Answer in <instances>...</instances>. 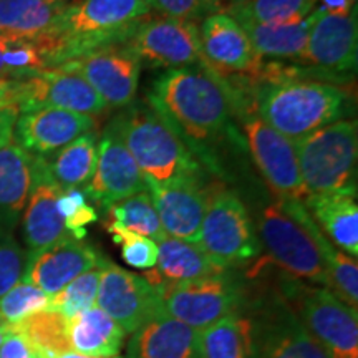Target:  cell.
<instances>
[{
	"instance_id": "4dcf8cb0",
	"label": "cell",
	"mask_w": 358,
	"mask_h": 358,
	"mask_svg": "<svg viewBox=\"0 0 358 358\" xmlns=\"http://www.w3.org/2000/svg\"><path fill=\"white\" fill-rule=\"evenodd\" d=\"M201 358H250L249 319L241 310L199 330Z\"/></svg>"
},
{
	"instance_id": "5b68a950",
	"label": "cell",
	"mask_w": 358,
	"mask_h": 358,
	"mask_svg": "<svg viewBox=\"0 0 358 358\" xmlns=\"http://www.w3.org/2000/svg\"><path fill=\"white\" fill-rule=\"evenodd\" d=\"M120 136L146 182H166L191 174H208L176 131L148 103H131L115 116Z\"/></svg>"
},
{
	"instance_id": "4fadbf2b",
	"label": "cell",
	"mask_w": 358,
	"mask_h": 358,
	"mask_svg": "<svg viewBox=\"0 0 358 358\" xmlns=\"http://www.w3.org/2000/svg\"><path fill=\"white\" fill-rule=\"evenodd\" d=\"M141 65L136 53L127 43H122L85 53L58 69L73 71L87 80L106 106L127 108L136 98Z\"/></svg>"
},
{
	"instance_id": "ee69618b",
	"label": "cell",
	"mask_w": 358,
	"mask_h": 358,
	"mask_svg": "<svg viewBox=\"0 0 358 358\" xmlns=\"http://www.w3.org/2000/svg\"><path fill=\"white\" fill-rule=\"evenodd\" d=\"M319 10L325 13H350L357 10L355 0H317Z\"/></svg>"
},
{
	"instance_id": "8fae6325",
	"label": "cell",
	"mask_w": 358,
	"mask_h": 358,
	"mask_svg": "<svg viewBox=\"0 0 358 358\" xmlns=\"http://www.w3.org/2000/svg\"><path fill=\"white\" fill-rule=\"evenodd\" d=\"M245 315L250 358H329L282 295L267 299Z\"/></svg>"
},
{
	"instance_id": "f1b7e54d",
	"label": "cell",
	"mask_w": 358,
	"mask_h": 358,
	"mask_svg": "<svg viewBox=\"0 0 358 358\" xmlns=\"http://www.w3.org/2000/svg\"><path fill=\"white\" fill-rule=\"evenodd\" d=\"M70 0H0V34L38 37L55 25Z\"/></svg>"
},
{
	"instance_id": "6da1fadb",
	"label": "cell",
	"mask_w": 358,
	"mask_h": 358,
	"mask_svg": "<svg viewBox=\"0 0 358 358\" xmlns=\"http://www.w3.org/2000/svg\"><path fill=\"white\" fill-rule=\"evenodd\" d=\"M146 103L176 131L206 173L222 176L219 150L227 143L245 148L226 90L206 65L166 70L151 85Z\"/></svg>"
},
{
	"instance_id": "bcb514c9",
	"label": "cell",
	"mask_w": 358,
	"mask_h": 358,
	"mask_svg": "<svg viewBox=\"0 0 358 358\" xmlns=\"http://www.w3.org/2000/svg\"><path fill=\"white\" fill-rule=\"evenodd\" d=\"M244 0H213V8L214 13L221 12V13H227L229 10H232L236 6L243 3Z\"/></svg>"
},
{
	"instance_id": "484cf974",
	"label": "cell",
	"mask_w": 358,
	"mask_h": 358,
	"mask_svg": "<svg viewBox=\"0 0 358 358\" xmlns=\"http://www.w3.org/2000/svg\"><path fill=\"white\" fill-rule=\"evenodd\" d=\"M34 156L10 143L0 150V231L12 232L24 214L32 186Z\"/></svg>"
},
{
	"instance_id": "1f68e13d",
	"label": "cell",
	"mask_w": 358,
	"mask_h": 358,
	"mask_svg": "<svg viewBox=\"0 0 358 358\" xmlns=\"http://www.w3.org/2000/svg\"><path fill=\"white\" fill-rule=\"evenodd\" d=\"M24 335L38 358H55L71 350L69 340V320L53 310H43L12 325Z\"/></svg>"
},
{
	"instance_id": "b9f144b4",
	"label": "cell",
	"mask_w": 358,
	"mask_h": 358,
	"mask_svg": "<svg viewBox=\"0 0 358 358\" xmlns=\"http://www.w3.org/2000/svg\"><path fill=\"white\" fill-rule=\"evenodd\" d=\"M0 358H38L24 335L12 329L0 345Z\"/></svg>"
},
{
	"instance_id": "3957f363",
	"label": "cell",
	"mask_w": 358,
	"mask_h": 358,
	"mask_svg": "<svg viewBox=\"0 0 358 358\" xmlns=\"http://www.w3.org/2000/svg\"><path fill=\"white\" fill-rule=\"evenodd\" d=\"M150 12L148 0H70L55 25L38 35L48 66L57 69L85 53L127 43Z\"/></svg>"
},
{
	"instance_id": "74e56055",
	"label": "cell",
	"mask_w": 358,
	"mask_h": 358,
	"mask_svg": "<svg viewBox=\"0 0 358 358\" xmlns=\"http://www.w3.org/2000/svg\"><path fill=\"white\" fill-rule=\"evenodd\" d=\"M57 208L64 219L65 229L73 239L83 241L87 237V227L98 221V213L88 203L83 187H69L60 192Z\"/></svg>"
},
{
	"instance_id": "f546056e",
	"label": "cell",
	"mask_w": 358,
	"mask_h": 358,
	"mask_svg": "<svg viewBox=\"0 0 358 358\" xmlns=\"http://www.w3.org/2000/svg\"><path fill=\"white\" fill-rule=\"evenodd\" d=\"M98 151V133L95 129L80 134L77 140L45 156L52 178L62 189L85 187L95 171Z\"/></svg>"
},
{
	"instance_id": "2e32d148",
	"label": "cell",
	"mask_w": 358,
	"mask_h": 358,
	"mask_svg": "<svg viewBox=\"0 0 358 358\" xmlns=\"http://www.w3.org/2000/svg\"><path fill=\"white\" fill-rule=\"evenodd\" d=\"M83 191L103 211L118 201L148 191L146 179L124 146L113 120L106 124L98 140L95 171Z\"/></svg>"
},
{
	"instance_id": "ba28073f",
	"label": "cell",
	"mask_w": 358,
	"mask_h": 358,
	"mask_svg": "<svg viewBox=\"0 0 358 358\" xmlns=\"http://www.w3.org/2000/svg\"><path fill=\"white\" fill-rule=\"evenodd\" d=\"M196 244L224 271L259 257L256 226L245 203L224 182H209L208 204Z\"/></svg>"
},
{
	"instance_id": "9c48e42d",
	"label": "cell",
	"mask_w": 358,
	"mask_h": 358,
	"mask_svg": "<svg viewBox=\"0 0 358 358\" xmlns=\"http://www.w3.org/2000/svg\"><path fill=\"white\" fill-rule=\"evenodd\" d=\"M282 297L329 358H358V313L327 287L290 279Z\"/></svg>"
},
{
	"instance_id": "ffe728a7",
	"label": "cell",
	"mask_w": 358,
	"mask_h": 358,
	"mask_svg": "<svg viewBox=\"0 0 358 358\" xmlns=\"http://www.w3.org/2000/svg\"><path fill=\"white\" fill-rule=\"evenodd\" d=\"M62 191L64 189L52 178L45 158L34 156L32 186L20 219L27 256L50 248L65 237H71L57 208V199Z\"/></svg>"
},
{
	"instance_id": "7a4b0ae2",
	"label": "cell",
	"mask_w": 358,
	"mask_h": 358,
	"mask_svg": "<svg viewBox=\"0 0 358 358\" xmlns=\"http://www.w3.org/2000/svg\"><path fill=\"white\" fill-rule=\"evenodd\" d=\"M226 80L248 95L250 106L262 122L292 143L343 120L355 105L345 88L319 80L295 77L256 83L237 77Z\"/></svg>"
},
{
	"instance_id": "681fc988",
	"label": "cell",
	"mask_w": 358,
	"mask_h": 358,
	"mask_svg": "<svg viewBox=\"0 0 358 358\" xmlns=\"http://www.w3.org/2000/svg\"><path fill=\"white\" fill-rule=\"evenodd\" d=\"M355 2H357V0H355Z\"/></svg>"
},
{
	"instance_id": "f6af8a7d",
	"label": "cell",
	"mask_w": 358,
	"mask_h": 358,
	"mask_svg": "<svg viewBox=\"0 0 358 358\" xmlns=\"http://www.w3.org/2000/svg\"><path fill=\"white\" fill-rule=\"evenodd\" d=\"M15 82L13 80H0V110L6 106H15Z\"/></svg>"
},
{
	"instance_id": "e575fe53",
	"label": "cell",
	"mask_w": 358,
	"mask_h": 358,
	"mask_svg": "<svg viewBox=\"0 0 358 358\" xmlns=\"http://www.w3.org/2000/svg\"><path fill=\"white\" fill-rule=\"evenodd\" d=\"M106 224L136 232L153 241L163 239L164 231L161 226L155 203L148 191L138 192L129 198L118 201L106 209Z\"/></svg>"
},
{
	"instance_id": "603a6c76",
	"label": "cell",
	"mask_w": 358,
	"mask_h": 358,
	"mask_svg": "<svg viewBox=\"0 0 358 358\" xmlns=\"http://www.w3.org/2000/svg\"><path fill=\"white\" fill-rule=\"evenodd\" d=\"M127 358H201L199 330L161 313L131 334Z\"/></svg>"
},
{
	"instance_id": "5bb4252c",
	"label": "cell",
	"mask_w": 358,
	"mask_h": 358,
	"mask_svg": "<svg viewBox=\"0 0 358 358\" xmlns=\"http://www.w3.org/2000/svg\"><path fill=\"white\" fill-rule=\"evenodd\" d=\"M127 45L141 64L163 69L204 65L198 24L156 17L145 19L134 29Z\"/></svg>"
},
{
	"instance_id": "30bf717a",
	"label": "cell",
	"mask_w": 358,
	"mask_h": 358,
	"mask_svg": "<svg viewBox=\"0 0 358 358\" xmlns=\"http://www.w3.org/2000/svg\"><path fill=\"white\" fill-rule=\"evenodd\" d=\"M161 308L171 319L203 330L244 308V289L231 271L158 287Z\"/></svg>"
},
{
	"instance_id": "d590c367",
	"label": "cell",
	"mask_w": 358,
	"mask_h": 358,
	"mask_svg": "<svg viewBox=\"0 0 358 358\" xmlns=\"http://www.w3.org/2000/svg\"><path fill=\"white\" fill-rule=\"evenodd\" d=\"M103 262H105V257H103V261L96 267L90 268L85 274L71 280L60 292L52 295L50 308L48 310L58 312L66 320H70L71 317L78 315L80 312L88 310V308L95 306L98 287H100Z\"/></svg>"
},
{
	"instance_id": "cb8c5ba5",
	"label": "cell",
	"mask_w": 358,
	"mask_h": 358,
	"mask_svg": "<svg viewBox=\"0 0 358 358\" xmlns=\"http://www.w3.org/2000/svg\"><path fill=\"white\" fill-rule=\"evenodd\" d=\"M327 239L350 257L358 256V204L357 192L308 194L302 201Z\"/></svg>"
},
{
	"instance_id": "e0dca14e",
	"label": "cell",
	"mask_w": 358,
	"mask_h": 358,
	"mask_svg": "<svg viewBox=\"0 0 358 358\" xmlns=\"http://www.w3.org/2000/svg\"><path fill=\"white\" fill-rule=\"evenodd\" d=\"M146 185L164 234L196 244L208 204V174H191Z\"/></svg>"
},
{
	"instance_id": "8d00e7d4",
	"label": "cell",
	"mask_w": 358,
	"mask_h": 358,
	"mask_svg": "<svg viewBox=\"0 0 358 358\" xmlns=\"http://www.w3.org/2000/svg\"><path fill=\"white\" fill-rule=\"evenodd\" d=\"M50 301L52 297L43 290L20 280L3 297H0V317L7 324L15 325L34 313L48 310Z\"/></svg>"
},
{
	"instance_id": "44dd1931",
	"label": "cell",
	"mask_w": 358,
	"mask_h": 358,
	"mask_svg": "<svg viewBox=\"0 0 358 358\" xmlns=\"http://www.w3.org/2000/svg\"><path fill=\"white\" fill-rule=\"evenodd\" d=\"M101 261L103 256L92 244L65 237L50 248L27 256L22 282L35 285L52 297Z\"/></svg>"
},
{
	"instance_id": "7402d4cb",
	"label": "cell",
	"mask_w": 358,
	"mask_h": 358,
	"mask_svg": "<svg viewBox=\"0 0 358 358\" xmlns=\"http://www.w3.org/2000/svg\"><path fill=\"white\" fill-rule=\"evenodd\" d=\"M95 118L60 108H40L19 113L13 128V143L32 156H50L95 129Z\"/></svg>"
},
{
	"instance_id": "7c38bea8",
	"label": "cell",
	"mask_w": 358,
	"mask_h": 358,
	"mask_svg": "<svg viewBox=\"0 0 358 358\" xmlns=\"http://www.w3.org/2000/svg\"><path fill=\"white\" fill-rule=\"evenodd\" d=\"M96 307L111 317L124 335L163 313L159 289L145 277L116 266L105 259L101 268Z\"/></svg>"
},
{
	"instance_id": "d6a6232c",
	"label": "cell",
	"mask_w": 358,
	"mask_h": 358,
	"mask_svg": "<svg viewBox=\"0 0 358 358\" xmlns=\"http://www.w3.org/2000/svg\"><path fill=\"white\" fill-rule=\"evenodd\" d=\"M48 69V58L37 37L0 34V80H24Z\"/></svg>"
},
{
	"instance_id": "277c9868",
	"label": "cell",
	"mask_w": 358,
	"mask_h": 358,
	"mask_svg": "<svg viewBox=\"0 0 358 358\" xmlns=\"http://www.w3.org/2000/svg\"><path fill=\"white\" fill-rule=\"evenodd\" d=\"M312 216L302 201L272 199L256 211L259 245L290 279L327 287V266L315 237Z\"/></svg>"
},
{
	"instance_id": "d4e9b609",
	"label": "cell",
	"mask_w": 358,
	"mask_h": 358,
	"mask_svg": "<svg viewBox=\"0 0 358 358\" xmlns=\"http://www.w3.org/2000/svg\"><path fill=\"white\" fill-rule=\"evenodd\" d=\"M156 245H158V262L143 275L155 287L226 272L194 243L164 236L163 239L156 241Z\"/></svg>"
},
{
	"instance_id": "d6986e66",
	"label": "cell",
	"mask_w": 358,
	"mask_h": 358,
	"mask_svg": "<svg viewBox=\"0 0 358 358\" xmlns=\"http://www.w3.org/2000/svg\"><path fill=\"white\" fill-rule=\"evenodd\" d=\"M319 10V8H317ZM358 55L357 10L350 13H325L319 10L299 64L329 73L355 75Z\"/></svg>"
},
{
	"instance_id": "60d3db41",
	"label": "cell",
	"mask_w": 358,
	"mask_h": 358,
	"mask_svg": "<svg viewBox=\"0 0 358 358\" xmlns=\"http://www.w3.org/2000/svg\"><path fill=\"white\" fill-rule=\"evenodd\" d=\"M150 7L168 19L194 22L214 13L213 0H148Z\"/></svg>"
},
{
	"instance_id": "9a60e30c",
	"label": "cell",
	"mask_w": 358,
	"mask_h": 358,
	"mask_svg": "<svg viewBox=\"0 0 358 358\" xmlns=\"http://www.w3.org/2000/svg\"><path fill=\"white\" fill-rule=\"evenodd\" d=\"M13 105L20 113L40 108H60L88 116L108 106L87 80L64 69H47L24 80H15Z\"/></svg>"
},
{
	"instance_id": "836d02e7",
	"label": "cell",
	"mask_w": 358,
	"mask_h": 358,
	"mask_svg": "<svg viewBox=\"0 0 358 358\" xmlns=\"http://www.w3.org/2000/svg\"><path fill=\"white\" fill-rule=\"evenodd\" d=\"M317 0H244L227 12L237 22L287 25L301 22L315 10Z\"/></svg>"
},
{
	"instance_id": "f35d334b",
	"label": "cell",
	"mask_w": 358,
	"mask_h": 358,
	"mask_svg": "<svg viewBox=\"0 0 358 358\" xmlns=\"http://www.w3.org/2000/svg\"><path fill=\"white\" fill-rule=\"evenodd\" d=\"M105 229L108 231L111 239L122 249L123 261L140 271H151L158 262V245L150 237L136 234V232L122 229L113 224L105 222Z\"/></svg>"
},
{
	"instance_id": "8992f818",
	"label": "cell",
	"mask_w": 358,
	"mask_h": 358,
	"mask_svg": "<svg viewBox=\"0 0 358 358\" xmlns=\"http://www.w3.org/2000/svg\"><path fill=\"white\" fill-rule=\"evenodd\" d=\"M221 83L229 98L232 116L243 129L241 134H244V145L248 146L250 158L275 198L280 201L306 199L307 191L301 178L294 143L259 118L248 95L237 85L222 78Z\"/></svg>"
},
{
	"instance_id": "7bdbcfd3",
	"label": "cell",
	"mask_w": 358,
	"mask_h": 358,
	"mask_svg": "<svg viewBox=\"0 0 358 358\" xmlns=\"http://www.w3.org/2000/svg\"><path fill=\"white\" fill-rule=\"evenodd\" d=\"M19 113L17 106H6L0 110V150L13 141V128Z\"/></svg>"
},
{
	"instance_id": "7dc6e473",
	"label": "cell",
	"mask_w": 358,
	"mask_h": 358,
	"mask_svg": "<svg viewBox=\"0 0 358 358\" xmlns=\"http://www.w3.org/2000/svg\"><path fill=\"white\" fill-rule=\"evenodd\" d=\"M55 358H122V357H93V355H83V353H77L73 350L66 352V353H62V355H58Z\"/></svg>"
},
{
	"instance_id": "4316f807",
	"label": "cell",
	"mask_w": 358,
	"mask_h": 358,
	"mask_svg": "<svg viewBox=\"0 0 358 358\" xmlns=\"http://www.w3.org/2000/svg\"><path fill=\"white\" fill-rule=\"evenodd\" d=\"M69 340L71 350L93 357H118L123 348L124 332L100 307L88 310L69 320Z\"/></svg>"
},
{
	"instance_id": "ac0fdd59",
	"label": "cell",
	"mask_w": 358,
	"mask_h": 358,
	"mask_svg": "<svg viewBox=\"0 0 358 358\" xmlns=\"http://www.w3.org/2000/svg\"><path fill=\"white\" fill-rule=\"evenodd\" d=\"M204 65L217 77L250 78L261 69L262 58L239 22L227 13H211L198 25Z\"/></svg>"
},
{
	"instance_id": "c3c4849f",
	"label": "cell",
	"mask_w": 358,
	"mask_h": 358,
	"mask_svg": "<svg viewBox=\"0 0 358 358\" xmlns=\"http://www.w3.org/2000/svg\"><path fill=\"white\" fill-rule=\"evenodd\" d=\"M10 332H12V325L7 324V322L0 317V345H2V342Z\"/></svg>"
},
{
	"instance_id": "52a82bcc",
	"label": "cell",
	"mask_w": 358,
	"mask_h": 358,
	"mask_svg": "<svg viewBox=\"0 0 358 358\" xmlns=\"http://www.w3.org/2000/svg\"><path fill=\"white\" fill-rule=\"evenodd\" d=\"M301 178L308 194L357 192L358 128L355 118L338 120L295 141Z\"/></svg>"
},
{
	"instance_id": "83f0119b",
	"label": "cell",
	"mask_w": 358,
	"mask_h": 358,
	"mask_svg": "<svg viewBox=\"0 0 358 358\" xmlns=\"http://www.w3.org/2000/svg\"><path fill=\"white\" fill-rule=\"evenodd\" d=\"M319 17V10H313L310 15L301 22L287 25H262L252 22H239L244 32L252 43V48L262 60H299L302 57L308 40V34L313 22Z\"/></svg>"
},
{
	"instance_id": "ab89813d",
	"label": "cell",
	"mask_w": 358,
	"mask_h": 358,
	"mask_svg": "<svg viewBox=\"0 0 358 358\" xmlns=\"http://www.w3.org/2000/svg\"><path fill=\"white\" fill-rule=\"evenodd\" d=\"M25 264L27 252L12 232L0 231V297L22 280Z\"/></svg>"
}]
</instances>
